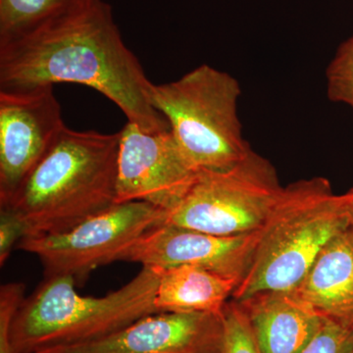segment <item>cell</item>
<instances>
[{
  "instance_id": "6da1fadb",
  "label": "cell",
  "mask_w": 353,
  "mask_h": 353,
  "mask_svg": "<svg viewBox=\"0 0 353 353\" xmlns=\"http://www.w3.org/2000/svg\"><path fill=\"white\" fill-rule=\"evenodd\" d=\"M59 83L94 88L143 131L170 130L150 101L153 83L123 41L110 6L102 0H88L28 31L0 39V90Z\"/></svg>"
},
{
  "instance_id": "ac0fdd59",
  "label": "cell",
  "mask_w": 353,
  "mask_h": 353,
  "mask_svg": "<svg viewBox=\"0 0 353 353\" xmlns=\"http://www.w3.org/2000/svg\"><path fill=\"white\" fill-rule=\"evenodd\" d=\"M301 353H353V329L325 317Z\"/></svg>"
},
{
  "instance_id": "5bb4252c",
  "label": "cell",
  "mask_w": 353,
  "mask_h": 353,
  "mask_svg": "<svg viewBox=\"0 0 353 353\" xmlns=\"http://www.w3.org/2000/svg\"><path fill=\"white\" fill-rule=\"evenodd\" d=\"M238 284L212 272L178 265L163 268L154 305L158 312H208L223 314L227 299Z\"/></svg>"
},
{
  "instance_id": "9a60e30c",
  "label": "cell",
  "mask_w": 353,
  "mask_h": 353,
  "mask_svg": "<svg viewBox=\"0 0 353 353\" xmlns=\"http://www.w3.org/2000/svg\"><path fill=\"white\" fill-rule=\"evenodd\" d=\"M88 0H0V39L10 38Z\"/></svg>"
},
{
  "instance_id": "3957f363",
  "label": "cell",
  "mask_w": 353,
  "mask_h": 353,
  "mask_svg": "<svg viewBox=\"0 0 353 353\" xmlns=\"http://www.w3.org/2000/svg\"><path fill=\"white\" fill-rule=\"evenodd\" d=\"M163 268L143 266L126 285L101 297L83 296L69 276L44 278L25 297L11 325L16 353H38L50 348L88 343L125 328L154 305Z\"/></svg>"
},
{
  "instance_id": "7c38bea8",
  "label": "cell",
  "mask_w": 353,
  "mask_h": 353,
  "mask_svg": "<svg viewBox=\"0 0 353 353\" xmlns=\"http://www.w3.org/2000/svg\"><path fill=\"white\" fill-rule=\"evenodd\" d=\"M238 303L263 353H301L324 319L296 290L263 292Z\"/></svg>"
},
{
  "instance_id": "52a82bcc",
  "label": "cell",
  "mask_w": 353,
  "mask_h": 353,
  "mask_svg": "<svg viewBox=\"0 0 353 353\" xmlns=\"http://www.w3.org/2000/svg\"><path fill=\"white\" fill-rule=\"evenodd\" d=\"M166 216L146 202L116 204L64 233L26 236L16 248L38 256L44 278L69 276L81 285L97 267L122 261L143 234L164 224Z\"/></svg>"
},
{
  "instance_id": "277c9868",
  "label": "cell",
  "mask_w": 353,
  "mask_h": 353,
  "mask_svg": "<svg viewBox=\"0 0 353 353\" xmlns=\"http://www.w3.org/2000/svg\"><path fill=\"white\" fill-rule=\"evenodd\" d=\"M348 226L341 196L334 194L328 179L290 183L260 230L252 265L233 301L296 290L323 248Z\"/></svg>"
},
{
  "instance_id": "e0dca14e",
  "label": "cell",
  "mask_w": 353,
  "mask_h": 353,
  "mask_svg": "<svg viewBox=\"0 0 353 353\" xmlns=\"http://www.w3.org/2000/svg\"><path fill=\"white\" fill-rule=\"evenodd\" d=\"M224 340L222 353H263L253 334L245 310L236 301H230L223 311Z\"/></svg>"
},
{
  "instance_id": "9c48e42d",
  "label": "cell",
  "mask_w": 353,
  "mask_h": 353,
  "mask_svg": "<svg viewBox=\"0 0 353 353\" xmlns=\"http://www.w3.org/2000/svg\"><path fill=\"white\" fill-rule=\"evenodd\" d=\"M65 127L53 85L0 90V204L10 199Z\"/></svg>"
},
{
  "instance_id": "8992f818",
  "label": "cell",
  "mask_w": 353,
  "mask_h": 353,
  "mask_svg": "<svg viewBox=\"0 0 353 353\" xmlns=\"http://www.w3.org/2000/svg\"><path fill=\"white\" fill-rule=\"evenodd\" d=\"M283 187L273 164L250 152L227 170L197 172L164 224L221 236L260 231Z\"/></svg>"
},
{
  "instance_id": "7a4b0ae2",
  "label": "cell",
  "mask_w": 353,
  "mask_h": 353,
  "mask_svg": "<svg viewBox=\"0 0 353 353\" xmlns=\"http://www.w3.org/2000/svg\"><path fill=\"white\" fill-rule=\"evenodd\" d=\"M119 145L120 132L102 134L65 127L0 208L20 216L27 236L64 233L101 214L116 205Z\"/></svg>"
},
{
  "instance_id": "2e32d148",
  "label": "cell",
  "mask_w": 353,
  "mask_h": 353,
  "mask_svg": "<svg viewBox=\"0 0 353 353\" xmlns=\"http://www.w3.org/2000/svg\"><path fill=\"white\" fill-rule=\"evenodd\" d=\"M327 97L353 110V34L339 46L326 69Z\"/></svg>"
},
{
  "instance_id": "44dd1931",
  "label": "cell",
  "mask_w": 353,
  "mask_h": 353,
  "mask_svg": "<svg viewBox=\"0 0 353 353\" xmlns=\"http://www.w3.org/2000/svg\"><path fill=\"white\" fill-rule=\"evenodd\" d=\"M343 201V209L347 215L348 225L353 230V187L350 188L347 192L341 194Z\"/></svg>"
},
{
  "instance_id": "30bf717a",
  "label": "cell",
  "mask_w": 353,
  "mask_h": 353,
  "mask_svg": "<svg viewBox=\"0 0 353 353\" xmlns=\"http://www.w3.org/2000/svg\"><path fill=\"white\" fill-rule=\"evenodd\" d=\"M259 239L260 231L221 236L163 224L143 234L122 261L164 269L194 265L239 285L252 265Z\"/></svg>"
},
{
  "instance_id": "8fae6325",
  "label": "cell",
  "mask_w": 353,
  "mask_h": 353,
  "mask_svg": "<svg viewBox=\"0 0 353 353\" xmlns=\"http://www.w3.org/2000/svg\"><path fill=\"white\" fill-rule=\"evenodd\" d=\"M223 314L157 312L88 343L38 353H222Z\"/></svg>"
},
{
  "instance_id": "4fadbf2b",
  "label": "cell",
  "mask_w": 353,
  "mask_h": 353,
  "mask_svg": "<svg viewBox=\"0 0 353 353\" xmlns=\"http://www.w3.org/2000/svg\"><path fill=\"white\" fill-rule=\"evenodd\" d=\"M296 292L325 317L353 329V230L348 226L318 255Z\"/></svg>"
},
{
  "instance_id": "ba28073f",
  "label": "cell",
  "mask_w": 353,
  "mask_h": 353,
  "mask_svg": "<svg viewBox=\"0 0 353 353\" xmlns=\"http://www.w3.org/2000/svg\"><path fill=\"white\" fill-rule=\"evenodd\" d=\"M170 130L145 132L128 122L120 131L116 204L141 201L169 212L197 175Z\"/></svg>"
},
{
  "instance_id": "5b68a950",
  "label": "cell",
  "mask_w": 353,
  "mask_h": 353,
  "mask_svg": "<svg viewBox=\"0 0 353 353\" xmlns=\"http://www.w3.org/2000/svg\"><path fill=\"white\" fill-rule=\"evenodd\" d=\"M240 83L201 65L174 82L150 88L153 108L168 122L181 152L196 171H222L250 152L239 119Z\"/></svg>"
},
{
  "instance_id": "ffe728a7",
  "label": "cell",
  "mask_w": 353,
  "mask_h": 353,
  "mask_svg": "<svg viewBox=\"0 0 353 353\" xmlns=\"http://www.w3.org/2000/svg\"><path fill=\"white\" fill-rule=\"evenodd\" d=\"M27 236V227L20 216L8 208H0V266L3 267L13 248Z\"/></svg>"
},
{
  "instance_id": "d6986e66",
  "label": "cell",
  "mask_w": 353,
  "mask_h": 353,
  "mask_svg": "<svg viewBox=\"0 0 353 353\" xmlns=\"http://www.w3.org/2000/svg\"><path fill=\"white\" fill-rule=\"evenodd\" d=\"M23 283H7L0 288V353H16L10 340L11 325L25 299Z\"/></svg>"
}]
</instances>
